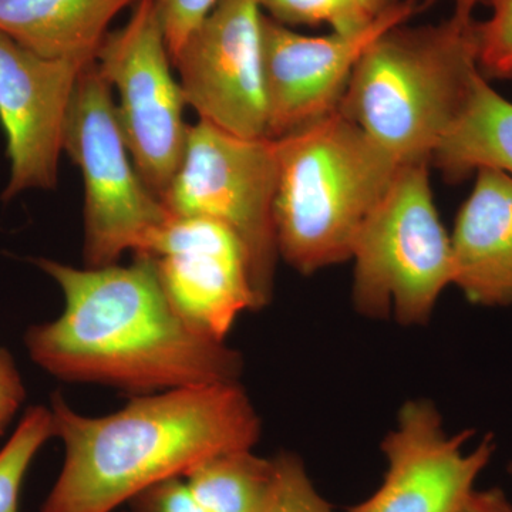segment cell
I'll return each instance as SVG.
<instances>
[{
	"mask_svg": "<svg viewBox=\"0 0 512 512\" xmlns=\"http://www.w3.org/2000/svg\"><path fill=\"white\" fill-rule=\"evenodd\" d=\"M173 66L200 120L234 136L268 137L262 10L255 0H218Z\"/></svg>",
	"mask_w": 512,
	"mask_h": 512,
	"instance_id": "9",
	"label": "cell"
},
{
	"mask_svg": "<svg viewBox=\"0 0 512 512\" xmlns=\"http://www.w3.org/2000/svg\"><path fill=\"white\" fill-rule=\"evenodd\" d=\"M279 256L302 275L352 259L399 165L339 110L276 140Z\"/></svg>",
	"mask_w": 512,
	"mask_h": 512,
	"instance_id": "4",
	"label": "cell"
},
{
	"mask_svg": "<svg viewBox=\"0 0 512 512\" xmlns=\"http://www.w3.org/2000/svg\"><path fill=\"white\" fill-rule=\"evenodd\" d=\"M429 163L402 165L360 229L352 299L369 319L424 325L453 285L451 239L430 187Z\"/></svg>",
	"mask_w": 512,
	"mask_h": 512,
	"instance_id": "5",
	"label": "cell"
},
{
	"mask_svg": "<svg viewBox=\"0 0 512 512\" xmlns=\"http://www.w3.org/2000/svg\"><path fill=\"white\" fill-rule=\"evenodd\" d=\"M431 163L451 183H460L481 168L512 175V101L495 92L483 74Z\"/></svg>",
	"mask_w": 512,
	"mask_h": 512,
	"instance_id": "16",
	"label": "cell"
},
{
	"mask_svg": "<svg viewBox=\"0 0 512 512\" xmlns=\"http://www.w3.org/2000/svg\"><path fill=\"white\" fill-rule=\"evenodd\" d=\"M218 0H156L158 18L171 62H175L188 37L210 15Z\"/></svg>",
	"mask_w": 512,
	"mask_h": 512,
	"instance_id": "22",
	"label": "cell"
},
{
	"mask_svg": "<svg viewBox=\"0 0 512 512\" xmlns=\"http://www.w3.org/2000/svg\"><path fill=\"white\" fill-rule=\"evenodd\" d=\"M26 400V387L12 353L0 345V437L5 436Z\"/></svg>",
	"mask_w": 512,
	"mask_h": 512,
	"instance_id": "24",
	"label": "cell"
},
{
	"mask_svg": "<svg viewBox=\"0 0 512 512\" xmlns=\"http://www.w3.org/2000/svg\"><path fill=\"white\" fill-rule=\"evenodd\" d=\"M131 512H208L194 497L184 477L151 485L128 503Z\"/></svg>",
	"mask_w": 512,
	"mask_h": 512,
	"instance_id": "23",
	"label": "cell"
},
{
	"mask_svg": "<svg viewBox=\"0 0 512 512\" xmlns=\"http://www.w3.org/2000/svg\"><path fill=\"white\" fill-rule=\"evenodd\" d=\"M265 15L281 25H328L333 32H356L376 19H367L345 0H255Z\"/></svg>",
	"mask_w": 512,
	"mask_h": 512,
	"instance_id": "20",
	"label": "cell"
},
{
	"mask_svg": "<svg viewBox=\"0 0 512 512\" xmlns=\"http://www.w3.org/2000/svg\"><path fill=\"white\" fill-rule=\"evenodd\" d=\"M345 2L357 12L362 13L365 18L376 19L402 0H345Z\"/></svg>",
	"mask_w": 512,
	"mask_h": 512,
	"instance_id": "26",
	"label": "cell"
},
{
	"mask_svg": "<svg viewBox=\"0 0 512 512\" xmlns=\"http://www.w3.org/2000/svg\"><path fill=\"white\" fill-rule=\"evenodd\" d=\"M460 512H512V504L500 488L474 490Z\"/></svg>",
	"mask_w": 512,
	"mask_h": 512,
	"instance_id": "25",
	"label": "cell"
},
{
	"mask_svg": "<svg viewBox=\"0 0 512 512\" xmlns=\"http://www.w3.org/2000/svg\"><path fill=\"white\" fill-rule=\"evenodd\" d=\"M35 264L62 289L59 318L30 326V359L63 382L93 383L131 394L201 384L239 383L238 350L205 335L168 301L150 256L130 265L74 268Z\"/></svg>",
	"mask_w": 512,
	"mask_h": 512,
	"instance_id": "1",
	"label": "cell"
},
{
	"mask_svg": "<svg viewBox=\"0 0 512 512\" xmlns=\"http://www.w3.org/2000/svg\"><path fill=\"white\" fill-rule=\"evenodd\" d=\"M453 285L484 308L512 305V175L476 173L451 234Z\"/></svg>",
	"mask_w": 512,
	"mask_h": 512,
	"instance_id": "14",
	"label": "cell"
},
{
	"mask_svg": "<svg viewBox=\"0 0 512 512\" xmlns=\"http://www.w3.org/2000/svg\"><path fill=\"white\" fill-rule=\"evenodd\" d=\"M274 477V460L252 448L224 451L192 467L184 476L208 512H258Z\"/></svg>",
	"mask_w": 512,
	"mask_h": 512,
	"instance_id": "17",
	"label": "cell"
},
{
	"mask_svg": "<svg viewBox=\"0 0 512 512\" xmlns=\"http://www.w3.org/2000/svg\"><path fill=\"white\" fill-rule=\"evenodd\" d=\"M477 22L394 26L353 69L338 110L394 163H429L466 109L478 67Z\"/></svg>",
	"mask_w": 512,
	"mask_h": 512,
	"instance_id": "3",
	"label": "cell"
},
{
	"mask_svg": "<svg viewBox=\"0 0 512 512\" xmlns=\"http://www.w3.org/2000/svg\"><path fill=\"white\" fill-rule=\"evenodd\" d=\"M63 466L40 512H114L141 491L184 477L205 458L254 448L261 419L239 383L136 394L89 417L59 393L50 400Z\"/></svg>",
	"mask_w": 512,
	"mask_h": 512,
	"instance_id": "2",
	"label": "cell"
},
{
	"mask_svg": "<svg viewBox=\"0 0 512 512\" xmlns=\"http://www.w3.org/2000/svg\"><path fill=\"white\" fill-rule=\"evenodd\" d=\"M278 174L276 140L234 136L200 120L188 127L183 161L163 198L171 215L210 218L241 239L255 311L274 296Z\"/></svg>",
	"mask_w": 512,
	"mask_h": 512,
	"instance_id": "7",
	"label": "cell"
},
{
	"mask_svg": "<svg viewBox=\"0 0 512 512\" xmlns=\"http://www.w3.org/2000/svg\"><path fill=\"white\" fill-rule=\"evenodd\" d=\"M96 64L119 94L117 116L136 170L163 201L183 161L190 126L156 0H137L126 25L101 43Z\"/></svg>",
	"mask_w": 512,
	"mask_h": 512,
	"instance_id": "8",
	"label": "cell"
},
{
	"mask_svg": "<svg viewBox=\"0 0 512 512\" xmlns=\"http://www.w3.org/2000/svg\"><path fill=\"white\" fill-rule=\"evenodd\" d=\"M417 6L402 0L356 32L308 36L262 12V62L266 136L272 140L311 126L338 110L353 69L367 47L394 26L407 23Z\"/></svg>",
	"mask_w": 512,
	"mask_h": 512,
	"instance_id": "10",
	"label": "cell"
},
{
	"mask_svg": "<svg viewBox=\"0 0 512 512\" xmlns=\"http://www.w3.org/2000/svg\"><path fill=\"white\" fill-rule=\"evenodd\" d=\"M491 13L477 23L478 67L485 79H512V0H487Z\"/></svg>",
	"mask_w": 512,
	"mask_h": 512,
	"instance_id": "21",
	"label": "cell"
},
{
	"mask_svg": "<svg viewBox=\"0 0 512 512\" xmlns=\"http://www.w3.org/2000/svg\"><path fill=\"white\" fill-rule=\"evenodd\" d=\"M141 254L175 311L205 335L225 342L238 316L255 311L247 251L221 222L173 215Z\"/></svg>",
	"mask_w": 512,
	"mask_h": 512,
	"instance_id": "12",
	"label": "cell"
},
{
	"mask_svg": "<svg viewBox=\"0 0 512 512\" xmlns=\"http://www.w3.org/2000/svg\"><path fill=\"white\" fill-rule=\"evenodd\" d=\"M508 471H510V473L512 474V461H511L510 466H508Z\"/></svg>",
	"mask_w": 512,
	"mask_h": 512,
	"instance_id": "28",
	"label": "cell"
},
{
	"mask_svg": "<svg viewBox=\"0 0 512 512\" xmlns=\"http://www.w3.org/2000/svg\"><path fill=\"white\" fill-rule=\"evenodd\" d=\"M63 151L84 181V266L119 264L146 251L173 215L143 178L121 131L113 89L87 64L77 79L64 123Z\"/></svg>",
	"mask_w": 512,
	"mask_h": 512,
	"instance_id": "6",
	"label": "cell"
},
{
	"mask_svg": "<svg viewBox=\"0 0 512 512\" xmlns=\"http://www.w3.org/2000/svg\"><path fill=\"white\" fill-rule=\"evenodd\" d=\"M473 434L448 436L433 403L410 400L382 441L383 483L348 512H460L494 456L491 434L474 450H464Z\"/></svg>",
	"mask_w": 512,
	"mask_h": 512,
	"instance_id": "11",
	"label": "cell"
},
{
	"mask_svg": "<svg viewBox=\"0 0 512 512\" xmlns=\"http://www.w3.org/2000/svg\"><path fill=\"white\" fill-rule=\"evenodd\" d=\"M137 0H0V32L47 59L94 60L110 23Z\"/></svg>",
	"mask_w": 512,
	"mask_h": 512,
	"instance_id": "15",
	"label": "cell"
},
{
	"mask_svg": "<svg viewBox=\"0 0 512 512\" xmlns=\"http://www.w3.org/2000/svg\"><path fill=\"white\" fill-rule=\"evenodd\" d=\"M90 62L47 59L0 32V124L10 163L3 201L56 187L67 111Z\"/></svg>",
	"mask_w": 512,
	"mask_h": 512,
	"instance_id": "13",
	"label": "cell"
},
{
	"mask_svg": "<svg viewBox=\"0 0 512 512\" xmlns=\"http://www.w3.org/2000/svg\"><path fill=\"white\" fill-rule=\"evenodd\" d=\"M274 460V477L258 512H335L313 485L302 458L282 451Z\"/></svg>",
	"mask_w": 512,
	"mask_h": 512,
	"instance_id": "19",
	"label": "cell"
},
{
	"mask_svg": "<svg viewBox=\"0 0 512 512\" xmlns=\"http://www.w3.org/2000/svg\"><path fill=\"white\" fill-rule=\"evenodd\" d=\"M414 5L424 3V5H431V3L440 2V0H409ZM453 3L454 12L453 15L460 19H473L474 9L477 8L478 3L481 0H448Z\"/></svg>",
	"mask_w": 512,
	"mask_h": 512,
	"instance_id": "27",
	"label": "cell"
},
{
	"mask_svg": "<svg viewBox=\"0 0 512 512\" xmlns=\"http://www.w3.org/2000/svg\"><path fill=\"white\" fill-rule=\"evenodd\" d=\"M53 437L50 407H29L0 448V512H20V494L29 468Z\"/></svg>",
	"mask_w": 512,
	"mask_h": 512,
	"instance_id": "18",
	"label": "cell"
}]
</instances>
